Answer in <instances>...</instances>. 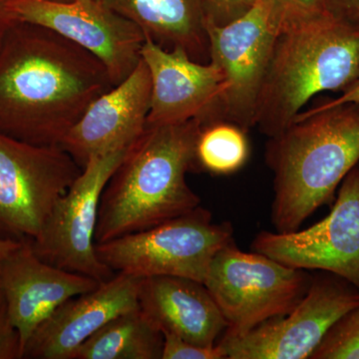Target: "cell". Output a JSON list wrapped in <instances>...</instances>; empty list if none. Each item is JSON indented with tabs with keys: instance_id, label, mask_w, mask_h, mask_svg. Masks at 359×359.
Segmentation results:
<instances>
[{
	"instance_id": "cell-1",
	"label": "cell",
	"mask_w": 359,
	"mask_h": 359,
	"mask_svg": "<svg viewBox=\"0 0 359 359\" xmlns=\"http://www.w3.org/2000/svg\"><path fill=\"white\" fill-rule=\"evenodd\" d=\"M114 86L89 51L48 28L14 20L0 49V134L60 146L89 106Z\"/></svg>"
},
{
	"instance_id": "cell-2",
	"label": "cell",
	"mask_w": 359,
	"mask_h": 359,
	"mask_svg": "<svg viewBox=\"0 0 359 359\" xmlns=\"http://www.w3.org/2000/svg\"><path fill=\"white\" fill-rule=\"evenodd\" d=\"M201 119L146 126L106 184L96 244L153 228L201 205L187 183L196 164Z\"/></svg>"
},
{
	"instance_id": "cell-3",
	"label": "cell",
	"mask_w": 359,
	"mask_h": 359,
	"mask_svg": "<svg viewBox=\"0 0 359 359\" xmlns=\"http://www.w3.org/2000/svg\"><path fill=\"white\" fill-rule=\"evenodd\" d=\"M273 173L271 221L278 233H290L334 193L359 163V103L316 106L266 144Z\"/></svg>"
},
{
	"instance_id": "cell-4",
	"label": "cell",
	"mask_w": 359,
	"mask_h": 359,
	"mask_svg": "<svg viewBox=\"0 0 359 359\" xmlns=\"http://www.w3.org/2000/svg\"><path fill=\"white\" fill-rule=\"evenodd\" d=\"M359 73V28L327 13L276 35L257 99L255 126L269 138L325 91L342 92Z\"/></svg>"
},
{
	"instance_id": "cell-5",
	"label": "cell",
	"mask_w": 359,
	"mask_h": 359,
	"mask_svg": "<svg viewBox=\"0 0 359 359\" xmlns=\"http://www.w3.org/2000/svg\"><path fill=\"white\" fill-rule=\"evenodd\" d=\"M233 240L230 223H214L204 208L137 233L96 244L97 257L115 273L172 276L204 283L210 264Z\"/></svg>"
},
{
	"instance_id": "cell-6",
	"label": "cell",
	"mask_w": 359,
	"mask_h": 359,
	"mask_svg": "<svg viewBox=\"0 0 359 359\" xmlns=\"http://www.w3.org/2000/svg\"><path fill=\"white\" fill-rule=\"evenodd\" d=\"M311 278L306 269L244 252L231 240L212 259L204 285L226 321L224 332L241 334L290 313L308 292Z\"/></svg>"
},
{
	"instance_id": "cell-7",
	"label": "cell",
	"mask_w": 359,
	"mask_h": 359,
	"mask_svg": "<svg viewBox=\"0 0 359 359\" xmlns=\"http://www.w3.org/2000/svg\"><path fill=\"white\" fill-rule=\"evenodd\" d=\"M82 168L60 146L0 134V240L32 242Z\"/></svg>"
},
{
	"instance_id": "cell-8",
	"label": "cell",
	"mask_w": 359,
	"mask_h": 359,
	"mask_svg": "<svg viewBox=\"0 0 359 359\" xmlns=\"http://www.w3.org/2000/svg\"><path fill=\"white\" fill-rule=\"evenodd\" d=\"M359 306V290L344 278L321 271L290 313L241 334L224 332L218 344L226 359H306L344 314Z\"/></svg>"
},
{
	"instance_id": "cell-9",
	"label": "cell",
	"mask_w": 359,
	"mask_h": 359,
	"mask_svg": "<svg viewBox=\"0 0 359 359\" xmlns=\"http://www.w3.org/2000/svg\"><path fill=\"white\" fill-rule=\"evenodd\" d=\"M207 30L210 61L223 73L224 89L204 125L229 122L248 132L280 26L266 0H256L238 20Z\"/></svg>"
},
{
	"instance_id": "cell-10",
	"label": "cell",
	"mask_w": 359,
	"mask_h": 359,
	"mask_svg": "<svg viewBox=\"0 0 359 359\" xmlns=\"http://www.w3.org/2000/svg\"><path fill=\"white\" fill-rule=\"evenodd\" d=\"M129 147L95 156L87 162L69 190L54 205L39 237L29 242L40 259L99 283L116 275L97 257L95 231L104 188Z\"/></svg>"
},
{
	"instance_id": "cell-11",
	"label": "cell",
	"mask_w": 359,
	"mask_h": 359,
	"mask_svg": "<svg viewBox=\"0 0 359 359\" xmlns=\"http://www.w3.org/2000/svg\"><path fill=\"white\" fill-rule=\"evenodd\" d=\"M6 6L13 20L48 28L93 54L115 86L140 62L145 35L105 0H7Z\"/></svg>"
},
{
	"instance_id": "cell-12",
	"label": "cell",
	"mask_w": 359,
	"mask_h": 359,
	"mask_svg": "<svg viewBox=\"0 0 359 359\" xmlns=\"http://www.w3.org/2000/svg\"><path fill=\"white\" fill-rule=\"evenodd\" d=\"M250 248L290 268L334 273L359 290V163L340 184L325 219L290 233L261 231Z\"/></svg>"
},
{
	"instance_id": "cell-13",
	"label": "cell",
	"mask_w": 359,
	"mask_h": 359,
	"mask_svg": "<svg viewBox=\"0 0 359 359\" xmlns=\"http://www.w3.org/2000/svg\"><path fill=\"white\" fill-rule=\"evenodd\" d=\"M141 58L152 85L146 126L193 119L204 124L224 89V75L218 66L194 60L182 48L168 50L149 39L142 47Z\"/></svg>"
},
{
	"instance_id": "cell-14",
	"label": "cell",
	"mask_w": 359,
	"mask_h": 359,
	"mask_svg": "<svg viewBox=\"0 0 359 359\" xmlns=\"http://www.w3.org/2000/svg\"><path fill=\"white\" fill-rule=\"evenodd\" d=\"M141 280L117 273L96 289L71 297L30 335L22 358L73 359L77 349L106 323L139 308Z\"/></svg>"
},
{
	"instance_id": "cell-15",
	"label": "cell",
	"mask_w": 359,
	"mask_h": 359,
	"mask_svg": "<svg viewBox=\"0 0 359 359\" xmlns=\"http://www.w3.org/2000/svg\"><path fill=\"white\" fill-rule=\"evenodd\" d=\"M151 77L143 60L121 83L89 106L61 142L83 169L92 157L129 147L146 128L151 103Z\"/></svg>"
},
{
	"instance_id": "cell-16",
	"label": "cell",
	"mask_w": 359,
	"mask_h": 359,
	"mask_svg": "<svg viewBox=\"0 0 359 359\" xmlns=\"http://www.w3.org/2000/svg\"><path fill=\"white\" fill-rule=\"evenodd\" d=\"M100 283L45 263L34 254L29 242L20 243L1 257L0 289L23 347L58 306L71 297L96 289Z\"/></svg>"
},
{
	"instance_id": "cell-17",
	"label": "cell",
	"mask_w": 359,
	"mask_h": 359,
	"mask_svg": "<svg viewBox=\"0 0 359 359\" xmlns=\"http://www.w3.org/2000/svg\"><path fill=\"white\" fill-rule=\"evenodd\" d=\"M139 308L163 334L201 346L212 347L228 325L203 283L182 276L142 278Z\"/></svg>"
},
{
	"instance_id": "cell-18",
	"label": "cell",
	"mask_w": 359,
	"mask_h": 359,
	"mask_svg": "<svg viewBox=\"0 0 359 359\" xmlns=\"http://www.w3.org/2000/svg\"><path fill=\"white\" fill-rule=\"evenodd\" d=\"M163 48L184 49L194 60L210 58L203 0H105Z\"/></svg>"
},
{
	"instance_id": "cell-19",
	"label": "cell",
	"mask_w": 359,
	"mask_h": 359,
	"mask_svg": "<svg viewBox=\"0 0 359 359\" xmlns=\"http://www.w3.org/2000/svg\"><path fill=\"white\" fill-rule=\"evenodd\" d=\"M164 334L140 308L116 316L90 337L73 359H162Z\"/></svg>"
},
{
	"instance_id": "cell-20",
	"label": "cell",
	"mask_w": 359,
	"mask_h": 359,
	"mask_svg": "<svg viewBox=\"0 0 359 359\" xmlns=\"http://www.w3.org/2000/svg\"><path fill=\"white\" fill-rule=\"evenodd\" d=\"M247 132L233 123L216 121L202 125L196 144V164L216 175L231 174L249 158Z\"/></svg>"
},
{
	"instance_id": "cell-21",
	"label": "cell",
	"mask_w": 359,
	"mask_h": 359,
	"mask_svg": "<svg viewBox=\"0 0 359 359\" xmlns=\"http://www.w3.org/2000/svg\"><path fill=\"white\" fill-rule=\"evenodd\" d=\"M311 359H359V306L327 330Z\"/></svg>"
},
{
	"instance_id": "cell-22",
	"label": "cell",
	"mask_w": 359,
	"mask_h": 359,
	"mask_svg": "<svg viewBox=\"0 0 359 359\" xmlns=\"http://www.w3.org/2000/svg\"><path fill=\"white\" fill-rule=\"evenodd\" d=\"M280 30L330 13L325 0H266Z\"/></svg>"
},
{
	"instance_id": "cell-23",
	"label": "cell",
	"mask_w": 359,
	"mask_h": 359,
	"mask_svg": "<svg viewBox=\"0 0 359 359\" xmlns=\"http://www.w3.org/2000/svg\"><path fill=\"white\" fill-rule=\"evenodd\" d=\"M164 334L162 359H226V353L218 344L201 346L171 334Z\"/></svg>"
},
{
	"instance_id": "cell-24",
	"label": "cell",
	"mask_w": 359,
	"mask_h": 359,
	"mask_svg": "<svg viewBox=\"0 0 359 359\" xmlns=\"http://www.w3.org/2000/svg\"><path fill=\"white\" fill-rule=\"evenodd\" d=\"M256 0H203L207 25L224 26L244 15Z\"/></svg>"
},
{
	"instance_id": "cell-25",
	"label": "cell",
	"mask_w": 359,
	"mask_h": 359,
	"mask_svg": "<svg viewBox=\"0 0 359 359\" xmlns=\"http://www.w3.org/2000/svg\"><path fill=\"white\" fill-rule=\"evenodd\" d=\"M22 355L20 332L11 321L6 297L0 289V359H20Z\"/></svg>"
},
{
	"instance_id": "cell-26",
	"label": "cell",
	"mask_w": 359,
	"mask_h": 359,
	"mask_svg": "<svg viewBox=\"0 0 359 359\" xmlns=\"http://www.w3.org/2000/svg\"><path fill=\"white\" fill-rule=\"evenodd\" d=\"M330 13L359 28V0H325Z\"/></svg>"
},
{
	"instance_id": "cell-27",
	"label": "cell",
	"mask_w": 359,
	"mask_h": 359,
	"mask_svg": "<svg viewBox=\"0 0 359 359\" xmlns=\"http://www.w3.org/2000/svg\"><path fill=\"white\" fill-rule=\"evenodd\" d=\"M344 103H359V73L353 83L341 92V95L332 99V100H328L321 105L325 106V107H332V106Z\"/></svg>"
},
{
	"instance_id": "cell-28",
	"label": "cell",
	"mask_w": 359,
	"mask_h": 359,
	"mask_svg": "<svg viewBox=\"0 0 359 359\" xmlns=\"http://www.w3.org/2000/svg\"><path fill=\"white\" fill-rule=\"evenodd\" d=\"M6 1L7 0H0V49L6 39V33L14 21L7 9Z\"/></svg>"
},
{
	"instance_id": "cell-29",
	"label": "cell",
	"mask_w": 359,
	"mask_h": 359,
	"mask_svg": "<svg viewBox=\"0 0 359 359\" xmlns=\"http://www.w3.org/2000/svg\"><path fill=\"white\" fill-rule=\"evenodd\" d=\"M20 244V243L11 242V241L0 240V255L4 256L7 252H11V250L14 249Z\"/></svg>"
},
{
	"instance_id": "cell-30",
	"label": "cell",
	"mask_w": 359,
	"mask_h": 359,
	"mask_svg": "<svg viewBox=\"0 0 359 359\" xmlns=\"http://www.w3.org/2000/svg\"><path fill=\"white\" fill-rule=\"evenodd\" d=\"M60 1H73V0H60Z\"/></svg>"
},
{
	"instance_id": "cell-31",
	"label": "cell",
	"mask_w": 359,
	"mask_h": 359,
	"mask_svg": "<svg viewBox=\"0 0 359 359\" xmlns=\"http://www.w3.org/2000/svg\"><path fill=\"white\" fill-rule=\"evenodd\" d=\"M1 255H0V266H1Z\"/></svg>"
}]
</instances>
